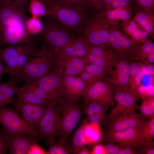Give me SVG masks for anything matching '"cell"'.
<instances>
[{
	"label": "cell",
	"instance_id": "6da1fadb",
	"mask_svg": "<svg viewBox=\"0 0 154 154\" xmlns=\"http://www.w3.org/2000/svg\"><path fill=\"white\" fill-rule=\"evenodd\" d=\"M45 16L59 22L77 37H82L90 21L96 13L90 9L64 7L56 3H48Z\"/></svg>",
	"mask_w": 154,
	"mask_h": 154
},
{
	"label": "cell",
	"instance_id": "7a4b0ae2",
	"mask_svg": "<svg viewBox=\"0 0 154 154\" xmlns=\"http://www.w3.org/2000/svg\"><path fill=\"white\" fill-rule=\"evenodd\" d=\"M53 64V54L42 44L29 58L19 72L17 82H25L41 77L51 71Z\"/></svg>",
	"mask_w": 154,
	"mask_h": 154
},
{
	"label": "cell",
	"instance_id": "3957f363",
	"mask_svg": "<svg viewBox=\"0 0 154 154\" xmlns=\"http://www.w3.org/2000/svg\"><path fill=\"white\" fill-rule=\"evenodd\" d=\"M42 23L43 30L40 40L53 55L57 53L73 37L71 33L48 16ZM76 37V36H75Z\"/></svg>",
	"mask_w": 154,
	"mask_h": 154
},
{
	"label": "cell",
	"instance_id": "277c9868",
	"mask_svg": "<svg viewBox=\"0 0 154 154\" xmlns=\"http://www.w3.org/2000/svg\"><path fill=\"white\" fill-rule=\"evenodd\" d=\"M58 104L62 116L56 136H58L59 140L67 142L82 116V111L78 101H70L64 98Z\"/></svg>",
	"mask_w": 154,
	"mask_h": 154
},
{
	"label": "cell",
	"instance_id": "5b68a950",
	"mask_svg": "<svg viewBox=\"0 0 154 154\" xmlns=\"http://www.w3.org/2000/svg\"><path fill=\"white\" fill-rule=\"evenodd\" d=\"M0 124L7 133H21L38 137V131L9 107L0 108Z\"/></svg>",
	"mask_w": 154,
	"mask_h": 154
},
{
	"label": "cell",
	"instance_id": "8992f818",
	"mask_svg": "<svg viewBox=\"0 0 154 154\" xmlns=\"http://www.w3.org/2000/svg\"><path fill=\"white\" fill-rule=\"evenodd\" d=\"M61 109L56 102L49 103L46 106L40 120L38 136L48 144L56 140V134L61 120Z\"/></svg>",
	"mask_w": 154,
	"mask_h": 154
},
{
	"label": "cell",
	"instance_id": "52a82bcc",
	"mask_svg": "<svg viewBox=\"0 0 154 154\" xmlns=\"http://www.w3.org/2000/svg\"><path fill=\"white\" fill-rule=\"evenodd\" d=\"M110 32V26L98 12L90 21L82 37L90 45L108 48Z\"/></svg>",
	"mask_w": 154,
	"mask_h": 154
},
{
	"label": "cell",
	"instance_id": "ba28073f",
	"mask_svg": "<svg viewBox=\"0 0 154 154\" xmlns=\"http://www.w3.org/2000/svg\"><path fill=\"white\" fill-rule=\"evenodd\" d=\"M27 5L15 0L0 5V28L25 25Z\"/></svg>",
	"mask_w": 154,
	"mask_h": 154
},
{
	"label": "cell",
	"instance_id": "9c48e42d",
	"mask_svg": "<svg viewBox=\"0 0 154 154\" xmlns=\"http://www.w3.org/2000/svg\"><path fill=\"white\" fill-rule=\"evenodd\" d=\"M53 64L51 71L60 77L79 75L89 63L84 58L66 56L57 53L53 55Z\"/></svg>",
	"mask_w": 154,
	"mask_h": 154
},
{
	"label": "cell",
	"instance_id": "30bf717a",
	"mask_svg": "<svg viewBox=\"0 0 154 154\" xmlns=\"http://www.w3.org/2000/svg\"><path fill=\"white\" fill-rule=\"evenodd\" d=\"M132 62L126 56H116L115 69L110 74V78L107 80L114 88V93L119 91H127Z\"/></svg>",
	"mask_w": 154,
	"mask_h": 154
},
{
	"label": "cell",
	"instance_id": "8fae6325",
	"mask_svg": "<svg viewBox=\"0 0 154 154\" xmlns=\"http://www.w3.org/2000/svg\"><path fill=\"white\" fill-rule=\"evenodd\" d=\"M114 90L107 80L98 81L86 88L82 95L84 100L110 105L114 100Z\"/></svg>",
	"mask_w": 154,
	"mask_h": 154
},
{
	"label": "cell",
	"instance_id": "7c38bea8",
	"mask_svg": "<svg viewBox=\"0 0 154 154\" xmlns=\"http://www.w3.org/2000/svg\"><path fill=\"white\" fill-rule=\"evenodd\" d=\"M114 99L117 103L116 105L106 117V122L108 125L120 117L139 109L136 103L137 99L127 91L116 92Z\"/></svg>",
	"mask_w": 154,
	"mask_h": 154
},
{
	"label": "cell",
	"instance_id": "4fadbf2b",
	"mask_svg": "<svg viewBox=\"0 0 154 154\" xmlns=\"http://www.w3.org/2000/svg\"><path fill=\"white\" fill-rule=\"evenodd\" d=\"M44 93L49 103L58 104L64 98L61 77L50 71L35 80Z\"/></svg>",
	"mask_w": 154,
	"mask_h": 154
},
{
	"label": "cell",
	"instance_id": "5bb4252c",
	"mask_svg": "<svg viewBox=\"0 0 154 154\" xmlns=\"http://www.w3.org/2000/svg\"><path fill=\"white\" fill-rule=\"evenodd\" d=\"M16 94L19 102L47 106L49 103L43 91L35 80L25 82L18 88Z\"/></svg>",
	"mask_w": 154,
	"mask_h": 154
},
{
	"label": "cell",
	"instance_id": "9a60e30c",
	"mask_svg": "<svg viewBox=\"0 0 154 154\" xmlns=\"http://www.w3.org/2000/svg\"><path fill=\"white\" fill-rule=\"evenodd\" d=\"M116 59L115 53L110 47L103 48L90 45L86 59L89 63L100 66L110 74Z\"/></svg>",
	"mask_w": 154,
	"mask_h": 154
},
{
	"label": "cell",
	"instance_id": "2e32d148",
	"mask_svg": "<svg viewBox=\"0 0 154 154\" xmlns=\"http://www.w3.org/2000/svg\"><path fill=\"white\" fill-rule=\"evenodd\" d=\"M119 28V26L110 27L109 43L116 56L123 57L131 49L140 44L118 30Z\"/></svg>",
	"mask_w": 154,
	"mask_h": 154
},
{
	"label": "cell",
	"instance_id": "e0dca14e",
	"mask_svg": "<svg viewBox=\"0 0 154 154\" xmlns=\"http://www.w3.org/2000/svg\"><path fill=\"white\" fill-rule=\"evenodd\" d=\"M34 41L27 33L24 25L0 28V44L6 46L24 44Z\"/></svg>",
	"mask_w": 154,
	"mask_h": 154
},
{
	"label": "cell",
	"instance_id": "ac0fdd59",
	"mask_svg": "<svg viewBox=\"0 0 154 154\" xmlns=\"http://www.w3.org/2000/svg\"><path fill=\"white\" fill-rule=\"evenodd\" d=\"M17 112L31 125L38 131L40 123L44 112L45 106L20 102L16 100L13 103Z\"/></svg>",
	"mask_w": 154,
	"mask_h": 154
},
{
	"label": "cell",
	"instance_id": "d6986e66",
	"mask_svg": "<svg viewBox=\"0 0 154 154\" xmlns=\"http://www.w3.org/2000/svg\"><path fill=\"white\" fill-rule=\"evenodd\" d=\"M61 77L63 97L70 101H78L87 88L82 80L79 75Z\"/></svg>",
	"mask_w": 154,
	"mask_h": 154
},
{
	"label": "cell",
	"instance_id": "ffe728a7",
	"mask_svg": "<svg viewBox=\"0 0 154 154\" xmlns=\"http://www.w3.org/2000/svg\"><path fill=\"white\" fill-rule=\"evenodd\" d=\"M7 134L8 138V151L10 154H27L31 145L42 141L39 136L21 133Z\"/></svg>",
	"mask_w": 154,
	"mask_h": 154
},
{
	"label": "cell",
	"instance_id": "44dd1931",
	"mask_svg": "<svg viewBox=\"0 0 154 154\" xmlns=\"http://www.w3.org/2000/svg\"><path fill=\"white\" fill-rule=\"evenodd\" d=\"M143 127L106 133L105 137L111 141L117 143L120 146L137 147L139 143Z\"/></svg>",
	"mask_w": 154,
	"mask_h": 154
},
{
	"label": "cell",
	"instance_id": "7402d4cb",
	"mask_svg": "<svg viewBox=\"0 0 154 154\" xmlns=\"http://www.w3.org/2000/svg\"><path fill=\"white\" fill-rule=\"evenodd\" d=\"M146 121L141 114H137L135 111L131 112L120 117L108 124L106 133L141 127Z\"/></svg>",
	"mask_w": 154,
	"mask_h": 154
},
{
	"label": "cell",
	"instance_id": "603a6c76",
	"mask_svg": "<svg viewBox=\"0 0 154 154\" xmlns=\"http://www.w3.org/2000/svg\"><path fill=\"white\" fill-rule=\"evenodd\" d=\"M90 45L82 37H72L57 53L71 57L86 59Z\"/></svg>",
	"mask_w": 154,
	"mask_h": 154
},
{
	"label": "cell",
	"instance_id": "cb8c5ba5",
	"mask_svg": "<svg viewBox=\"0 0 154 154\" xmlns=\"http://www.w3.org/2000/svg\"><path fill=\"white\" fill-rule=\"evenodd\" d=\"M110 106L96 102L83 100L82 108L90 122L99 125L106 122V112Z\"/></svg>",
	"mask_w": 154,
	"mask_h": 154
},
{
	"label": "cell",
	"instance_id": "d4e9b609",
	"mask_svg": "<svg viewBox=\"0 0 154 154\" xmlns=\"http://www.w3.org/2000/svg\"><path fill=\"white\" fill-rule=\"evenodd\" d=\"M98 13L110 27L119 26L120 20L122 21L132 19L133 12L129 6L118 7L108 10L100 11Z\"/></svg>",
	"mask_w": 154,
	"mask_h": 154
},
{
	"label": "cell",
	"instance_id": "484cf974",
	"mask_svg": "<svg viewBox=\"0 0 154 154\" xmlns=\"http://www.w3.org/2000/svg\"><path fill=\"white\" fill-rule=\"evenodd\" d=\"M37 49L34 41L20 45H10L4 49H0V59L5 64L21 55L33 53Z\"/></svg>",
	"mask_w": 154,
	"mask_h": 154
},
{
	"label": "cell",
	"instance_id": "4316f807",
	"mask_svg": "<svg viewBox=\"0 0 154 154\" xmlns=\"http://www.w3.org/2000/svg\"><path fill=\"white\" fill-rule=\"evenodd\" d=\"M107 73V71L102 67L89 64L79 76L87 88L96 82L103 80Z\"/></svg>",
	"mask_w": 154,
	"mask_h": 154
},
{
	"label": "cell",
	"instance_id": "83f0119b",
	"mask_svg": "<svg viewBox=\"0 0 154 154\" xmlns=\"http://www.w3.org/2000/svg\"><path fill=\"white\" fill-rule=\"evenodd\" d=\"M121 29L124 31L133 40L141 44L147 40L148 36L132 19L125 21L121 23Z\"/></svg>",
	"mask_w": 154,
	"mask_h": 154
},
{
	"label": "cell",
	"instance_id": "f1b7e54d",
	"mask_svg": "<svg viewBox=\"0 0 154 154\" xmlns=\"http://www.w3.org/2000/svg\"><path fill=\"white\" fill-rule=\"evenodd\" d=\"M154 53V43L151 40L135 46L129 50L125 56L133 62L136 60L144 61Z\"/></svg>",
	"mask_w": 154,
	"mask_h": 154
},
{
	"label": "cell",
	"instance_id": "f546056e",
	"mask_svg": "<svg viewBox=\"0 0 154 154\" xmlns=\"http://www.w3.org/2000/svg\"><path fill=\"white\" fill-rule=\"evenodd\" d=\"M33 52L21 55L4 64L7 69L6 74L8 76L10 80L17 82L19 72Z\"/></svg>",
	"mask_w": 154,
	"mask_h": 154
},
{
	"label": "cell",
	"instance_id": "4dcf8cb0",
	"mask_svg": "<svg viewBox=\"0 0 154 154\" xmlns=\"http://www.w3.org/2000/svg\"><path fill=\"white\" fill-rule=\"evenodd\" d=\"M16 82L10 80L4 82H0V108L13 103L16 100L14 95L18 87Z\"/></svg>",
	"mask_w": 154,
	"mask_h": 154
},
{
	"label": "cell",
	"instance_id": "1f68e13d",
	"mask_svg": "<svg viewBox=\"0 0 154 154\" xmlns=\"http://www.w3.org/2000/svg\"><path fill=\"white\" fill-rule=\"evenodd\" d=\"M134 13L132 19L154 39V15L142 12H135Z\"/></svg>",
	"mask_w": 154,
	"mask_h": 154
},
{
	"label": "cell",
	"instance_id": "d6a6232c",
	"mask_svg": "<svg viewBox=\"0 0 154 154\" xmlns=\"http://www.w3.org/2000/svg\"><path fill=\"white\" fill-rule=\"evenodd\" d=\"M143 73L140 66L134 61L131 64V74L129 81V87L127 92L137 99L139 96L137 90L141 84Z\"/></svg>",
	"mask_w": 154,
	"mask_h": 154
},
{
	"label": "cell",
	"instance_id": "836d02e7",
	"mask_svg": "<svg viewBox=\"0 0 154 154\" xmlns=\"http://www.w3.org/2000/svg\"><path fill=\"white\" fill-rule=\"evenodd\" d=\"M154 137V117L153 116L149 121H146L143 125L138 146L153 143V140Z\"/></svg>",
	"mask_w": 154,
	"mask_h": 154
},
{
	"label": "cell",
	"instance_id": "e575fe53",
	"mask_svg": "<svg viewBox=\"0 0 154 154\" xmlns=\"http://www.w3.org/2000/svg\"><path fill=\"white\" fill-rule=\"evenodd\" d=\"M83 130L88 143H93L101 139V132L99 125L90 122L83 123Z\"/></svg>",
	"mask_w": 154,
	"mask_h": 154
},
{
	"label": "cell",
	"instance_id": "d590c367",
	"mask_svg": "<svg viewBox=\"0 0 154 154\" xmlns=\"http://www.w3.org/2000/svg\"><path fill=\"white\" fill-rule=\"evenodd\" d=\"M129 6L134 13L142 12L154 15V0H130Z\"/></svg>",
	"mask_w": 154,
	"mask_h": 154
},
{
	"label": "cell",
	"instance_id": "8d00e7d4",
	"mask_svg": "<svg viewBox=\"0 0 154 154\" xmlns=\"http://www.w3.org/2000/svg\"><path fill=\"white\" fill-rule=\"evenodd\" d=\"M48 148L46 154H67L70 153V142L55 140L48 144Z\"/></svg>",
	"mask_w": 154,
	"mask_h": 154
},
{
	"label": "cell",
	"instance_id": "74e56055",
	"mask_svg": "<svg viewBox=\"0 0 154 154\" xmlns=\"http://www.w3.org/2000/svg\"><path fill=\"white\" fill-rule=\"evenodd\" d=\"M26 31L30 35H40L43 28V24L38 18L32 17L25 22Z\"/></svg>",
	"mask_w": 154,
	"mask_h": 154
},
{
	"label": "cell",
	"instance_id": "f35d334b",
	"mask_svg": "<svg viewBox=\"0 0 154 154\" xmlns=\"http://www.w3.org/2000/svg\"><path fill=\"white\" fill-rule=\"evenodd\" d=\"M139 109L141 112V115L146 119L154 116V98L152 96L148 98L147 99L143 100Z\"/></svg>",
	"mask_w": 154,
	"mask_h": 154
},
{
	"label": "cell",
	"instance_id": "ab89813d",
	"mask_svg": "<svg viewBox=\"0 0 154 154\" xmlns=\"http://www.w3.org/2000/svg\"><path fill=\"white\" fill-rule=\"evenodd\" d=\"M29 10L32 17L38 18L45 16L46 8L42 1L39 0H29Z\"/></svg>",
	"mask_w": 154,
	"mask_h": 154
},
{
	"label": "cell",
	"instance_id": "60d3db41",
	"mask_svg": "<svg viewBox=\"0 0 154 154\" xmlns=\"http://www.w3.org/2000/svg\"><path fill=\"white\" fill-rule=\"evenodd\" d=\"M70 143L72 147L85 146L88 143L84 133L83 124L76 130Z\"/></svg>",
	"mask_w": 154,
	"mask_h": 154
},
{
	"label": "cell",
	"instance_id": "b9f144b4",
	"mask_svg": "<svg viewBox=\"0 0 154 154\" xmlns=\"http://www.w3.org/2000/svg\"><path fill=\"white\" fill-rule=\"evenodd\" d=\"M55 3L66 7L91 9L87 5L85 0H56Z\"/></svg>",
	"mask_w": 154,
	"mask_h": 154
},
{
	"label": "cell",
	"instance_id": "7bdbcfd3",
	"mask_svg": "<svg viewBox=\"0 0 154 154\" xmlns=\"http://www.w3.org/2000/svg\"><path fill=\"white\" fill-rule=\"evenodd\" d=\"M8 138L3 128L0 129V154H6L8 151Z\"/></svg>",
	"mask_w": 154,
	"mask_h": 154
},
{
	"label": "cell",
	"instance_id": "ee69618b",
	"mask_svg": "<svg viewBox=\"0 0 154 154\" xmlns=\"http://www.w3.org/2000/svg\"><path fill=\"white\" fill-rule=\"evenodd\" d=\"M103 141V144L106 149V154H118L120 149V146L118 144L116 145L111 142H105Z\"/></svg>",
	"mask_w": 154,
	"mask_h": 154
},
{
	"label": "cell",
	"instance_id": "f6af8a7d",
	"mask_svg": "<svg viewBox=\"0 0 154 154\" xmlns=\"http://www.w3.org/2000/svg\"><path fill=\"white\" fill-rule=\"evenodd\" d=\"M154 143L149 145H141L138 146L137 153L144 154H154Z\"/></svg>",
	"mask_w": 154,
	"mask_h": 154
},
{
	"label": "cell",
	"instance_id": "bcb514c9",
	"mask_svg": "<svg viewBox=\"0 0 154 154\" xmlns=\"http://www.w3.org/2000/svg\"><path fill=\"white\" fill-rule=\"evenodd\" d=\"M38 143H35L31 145L27 154H46V152Z\"/></svg>",
	"mask_w": 154,
	"mask_h": 154
},
{
	"label": "cell",
	"instance_id": "7dc6e473",
	"mask_svg": "<svg viewBox=\"0 0 154 154\" xmlns=\"http://www.w3.org/2000/svg\"><path fill=\"white\" fill-rule=\"evenodd\" d=\"M88 7L94 11L98 12L100 10L102 0H85Z\"/></svg>",
	"mask_w": 154,
	"mask_h": 154
},
{
	"label": "cell",
	"instance_id": "c3c4849f",
	"mask_svg": "<svg viewBox=\"0 0 154 154\" xmlns=\"http://www.w3.org/2000/svg\"><path fill=\"white\" fill-rule=\"evenodd\" d=\"M70 153L76 154H90L91 152L85 146L72 147H71Z\"/></svg>",
	"mask_w": 154,
	"mask_h": 154
},
{
	"label": "cell",
	"instance_id": "681fc988",
	"mask_svg": "<svg viewBox=\"0 0 154 154\" xmlns=\"http://www.w3.org/2000/svg\"><path fill=\"white\" fill-rule=\"evenodd\" d=\"M120 149L118 154H133L137 152L132 147L129 146H120Z\"/></svg>",
	"mask_w": 154,
	"mask_h": 154
},
{
	"label": "cell",
	"instance_id": "f907efd6",
	"mask_svg": "<svg viewBox=\"0 0 154 154\" xmlns=\"http://www.w3.org/2000/svg\"><path fill=\"white\" fill-rule=\"evenodd\" d=\"M92 154H106V151L105 147L103 144L96 145L91 152Z\"/></svg>",
	"mask_w": 154,
	"mask_h": 154
},
{
	"label": "cell",
	"instance_id": "816d5d0a",
	"mask_svg": "<svg viewBox=\"0 0 154 154\" xmlns=\"http://www.w3.org/2000/svg\"><path fill=\"white\" fill-rule=\"evenodd\" d=\"M7 71V69L3 62L0 59V82L1 81L2 75L4 74H6Z\"/></svg>",
	"mask_w": 154,
	"mask_h": 154
},
{
	"label": "cell",
	"instance_id": "f5cc1de1",
	"mask_svg": "<svg viewBox=\"0 0 154 154\" xmlns=\"http://www.w3.org/2000/svg\"><path fill=\"white\" fill-rule=\"evenodd\" d=\"M14 0H0V5L7 3Z\"/></svg>",
	"mask_w": 154,
	"mask_h": 154
},
{
	"label": "cell",
	"instance_id": "db71d44e",
	"mask_svg": "<svg viewBox=\"0 0 154 154\" xmlns=\"http://www.w3.org/2000/svg\"><path fill=\"white\" fill-rule=\"evenodd\" d=\"M17 1L24 3H28L29 0H15Z\"/></svg>",
	"mask_w": 154,
	"mask_h": 154
},
{
	"label": "cell",
	"instance_id": "11a10c76",
	"mask_svg": "<svg viewBox=\"0 0 154 154\" xmlns=\"http://www.w3.org/2000/svg\"><path fill=\"white\" fill-rule=\"evenodd\" d=\"M39 0L41 1L45 0Z\"/></svg>",
	"mask_w": 154,
	"mask_h": 154
}]
</instances>
